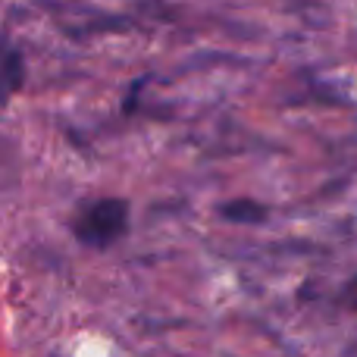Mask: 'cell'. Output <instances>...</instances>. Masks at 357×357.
Here are the masks:
<instances>
[{
	"instance_id": "cell-1",
	"label": "cell",
	"mask_w": 357,
	"mask_h": 357,
	"mask_svg": "<svg viewBox=\"0 0 357 357\" xmlns=\"http://www.w3.org/2000/svg\"><path fill=\"white\" fill-rule=\"evenodd\" d=\"M75 238L85 248L104 251L129 232V201L123 197H94L79 207L73 220Z\"/></svg>"
},
{
	"instance_id": "cell-2",
	"label": "cell",
	"mask_w": 357,
	"mask_h": 357,
	"mask_svg": "<svg viewBox=\"0 0 357 357\" xmlns=\"http://www.w3.org/2000/svg\"><path fill=\"white\" fill-rule=\"evenodd\" d=\"M25 82V56L16 44L0 38V104L13 98Z\"/></svg>"
},
{
	"instance_id": "cell-3",
	"label": "cell",
	"mask_w": 357,
	"mask_h": 357,
	"mask_svg": "<svg viewBox=\"0 0 357 357\" xmlns=\"http://www.w3.org/2000/svg\"><path fill=\"white\" fill-rule=\"evenodd\" d=\"M220 213L232 222H264L266 220V207L257 201H248V197H238L232 204H222Z\"/></svg>"
},
{
	"instance_id": "cell-4",
	"label": "cell",
	"mask_w": 357,
	"mask_h": 357,
	"mask_svg": "<svg viewBox=\"0 0 357 357\" xmlns=\"http://www.w3.org/2000/svg\"><path fill=\"white\" fill-rule=\"evenodd\" d=\"M345 295H348V304H351V307L357 310V276L351 279V285L345 289Z\"/></svg>"
},
{
	"instance_id": "cell-5",
	"label": "cell",
	"mask_w": 357,
	"mask_h": 357,
	"mask_svg": "<svg viewBox=\"0 0 357 357\" xmlns=\"http://www.w3.org/2000/svg\"><path fill=\"white\" fill-rule=\"evenodd\" d=\"M0 151H3V138H0Z\"/></svg>"
}]
</instances>
